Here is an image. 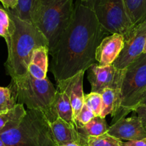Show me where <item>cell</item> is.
I'll use <instances>...</instances> for the list:
<instances>
[{
	"mask_svg": "<svg viewBox=\"0 0 146 146\" xmlns=\"http://www.w3.org/2000/svg\"><path fill=\"white\" fill-rule=\"evenodd\" d=\"M107 33L93 9L76 0L71 22L50 54V69L56 81L71 78L96 64V51Z\"/></svg>",
	"mask_w": 146,
	"mask_h": 146,
	"instance_id": "1",
	"label": "cell"
},
{
	"mask_svg": "<svg viewBox=\"0 0 146 146\" xmlns=\"http://www.w3.org/2000/svg\"><path fill=\"white\" fill-rule=\"evenodd\" d=\"M15 24V31L6 41L8 56L4 64L7 75L11 79L24 76L28 73L29 65L34 51L48 42L42 33L31 23L23 21L7 11Z\"/></svg>",
	"mask_w": 146,
	"mask_h": 146,
	"instance_id": "2",
	"label": "cell"
},
{
	"mask_svg": "<svg viewBox=\"0 0 146 146\" xmlns=\"http://www.w3.org/2000/svg\"><path fill=\"white\" fill-rule=\"evenodd\" d=\"M9 86L14 92L17 104L25 105L27 109L41 111L50 123L58 118L54 108L57 89L47 77L38 80L28 72L24 76L11 79Z\"/></svg>",
	"mask_w": 146,
	"mask_h": 146,
	"instance_id": "3",
	"label": "cell"
},
{
	"mask_svg": "<svg viewBox=\"0 0 146 146\" xmlns=\"http://www.w3.org/2000/svg\"><path fill=\"white\" fill-rule=\"evenodd\" d=\"M74 7V0H37L33 24L48 41L49 54L69 25Z\"/></svg>",
	"mask_w": 146,
	"mask_h": 146,
	"instance_id": "4",
	"label": "cell"
},
{
	"mask_svg": "<svg viewBox=\"0 0 146 146\" xmlns=\"http://www.w3.org/2000/svg\"><path fill=\"white\" fill-rule=\"evenodd\" d=\"M0 137L6 146H58L51 123L38 110L27 109L19 124Z\"/></svg>",
	"mask_w": 146,
	"mask_h": 146,
	"instance_id": "5",
	"label": "cell"
},
{
	"mask_svg": "<svg viewBox=\"0 0 146 146\" xmlns=\"http://www.w3.org/2000/svg\"><path fill=\"white\" fill-rule=\"evenodd\" d=\"M145 91L146 54H142L124 69L116 108L111 115V125L133 111L140 97Z\"/></svg>",
	"mask_w": 146,
	"mask_h": 146,
	"instance_id": "6",
	"label": "cell"
},
{
	"mask_svg": "<svg viewBox=\"0 0 146 146\" xmlns=\"http://www.w3.org/2000/svg\"><path fill=\"white\" fill-rule=\"evenodd\" d=\"M92 9L99 24L108 33L121 34L125 38L135 27L123 0H95Z\"/></svg>",
	"mask_w": 146,
	"mask_h": 146,
	"instance_id": "7",
	"label": "cell"
},
{
	"mask_svg": "<svg viewBox=\"0 0 146 146\" xmlns=\"http://www.w3.org/2000/svg\"><path fill=\"white\" fill-rule=\"evenodd\" d=\"M124 41L123 48L113 65L118 70H124L143 54L146 41V24L135 26Z\"/></svg>",
	"mask_w": 146,
	"mask_h": 146,
	"instance_id": "8",
	"label": "cell"
},
{
	"mask_svg": "<svg viewBox=\"0 0 146 146\" xmlns=\"http://www.w3.org/2000/svg\"><path fill=\"white\" fill-rule=\"evenodd\" d=\"M87 71L91 92L101 94L107 88H111L119 93L124 70L117 69L113 65L101 66L94 64Z\"/></svg>",
	"mask_w": 146,
	"mask_h": 146,
	"instance_id": "9",
	"label": "cell"
},
{
	"mask_svg": "<svg viewBox=\"0 0 146 146\" xmlns=\"http://www.w3.org/2000/svg\"><path fill=\"white\" fill-rule=\"evenodd\" d=\"M107 133L121 141H139L146 138V128L138 115L121 118L108 127Z\"/></svg>",
	"mask_w": 146,
	"mask_h": 146,
	"instance_id": "10",
	"label": "cell"
},
{
	"mask_svg": "<svg viewBox=\"0 0 146 146\" xmlns=\"http://www.w3.org/2000/svg\"><path fill=\"white\" fill-rule=\"evenodd\" d=\"M85 71H82L74 76L56 82L57 90L65 93L69 98L74 111V120L84 105V94L83 83Z\"/></svg>",
	"mask_w": 146,
	"mask_h": 146,
	"instance_id": "11",
	"label": "cell"
},
{
	"mask_svg": "<svg viewBox=\"0 0 146 146\" xmlns=\"http://www.w3.org/2000/svg\"><path fill=\"white\" fill-rule=\"evenodd\" d=\"M124 41V36L119 34H113L105 37L96 51V60L98 65H113L123 48Z\"/></svg>",
	"mask_w": 146,
	"mask_h": 146,
	"instance_id": "12",
	"label": "cell"
},
{
	"mask_svg": "<svg viewBox=\"0 0 146 146\" xmlns=\"http://www.w3.org/2000/svg\"><path fill=\"white\" fill-rule=\"evenodd\" d=\"M51 128L58 146L81 142V135L76 127L58 118L51 123Z\"/></svg>",
	"mask_w": 146,
	"mask_h": 146,
	"instance_id": "13",
	"label": "cell"
},
{
	"mask_svg": "<svg viewBox=\"0 0 146 146\" xmlns=\"http://www.w3.org/2000/svg\"><path fill=\"white\" fill-rule=\"evenodd\" d=\"M48 46H41L34 51L29 65L28 72L34 78L38 80L45 79L48 68Z\"/></svg>",
	"mask_w": 146,
	"mask_h": 146,
	"instance_id": "14",
	"label": "cell"
},
{
	"mask_svg": "<svg viewBox=\"0 0 146 146\" xmlns=\"http://www.w3.org/2000/svg\"><path fill=\"white\" fill-rule=\"evenodd\" d=\"M24 105L17 104L14 108L6 112L0 113V134L15 128L26 115Z\"/></svg>",
	"mask_w": 146,
	"mask_h": 146,
	"instance_id": "15",
	"label": "cell"
},
{
	"mask_svg": "<svg viewBox=\"0 0 146 146\" xmlns=\"http://www.w3.org/2000/svg\"><path fill=\"white\" fill-rule=\"evenodd\" d=\"M54 108L58 118L76 126L72 106L69 98L65 93L57 90L54 101Z\"/></svg>",
	"mask_w": 146,
	"mask_h": 146,
	"instance_id": "16",
	"label": "cell"
},
{
	"mask_svg": "<svg viewBox=\"0 0 146 146\" xmlns=\"http://www.w3.org/2000/svg\"><path fill=\"white\" fill-rule=\"evenodd\" d=\"M127 14L134 27L146 18V0H123Z\"/></svg>",
	"mask_w": 146,
	"mask_h": 146,
	"instance_id": "17",
	"label": "cell"
},
{
	"mask_svg": "<svg viewBox=\"0 0 146 146\" xmlns=\"http://www.w3.org/2000/svg\"><path fill=\"white\" fill-rule=\"evenodd\" d=\"M108 129V127L105 118L101 116H95L84 126L77 128V131L81 135L87 138L106 133Z\"/></svg>",
	"mask_w": 146,
	"mask_h": 146,
	"instance_id": "18",
	"label": "cell"
},
{
	"mask_svg": "<svg viewBox=\"0 0 146 146\" xmlns=\"http://www.w3.org/2000/svg\"><path fill=\"white\" fill-rule=\"evenodd\" d=\"M36 2L37 0H19L17 6L14 9L7 11L23 21L33 24V15Z\"/></svg>",
	"mask_w": 146,
	"mask_h": 146,
	"instance_id": "19",
	"label": "cell"
},
{
	"mask_svg": "<svg viewBox=\"0 0 146 146\" xmlns=\"http://www.w3.org/2000/svg\"><path fill=\"white\" fill-rule=\"evenodd\" d=\"M118 91L111 88H107L101 94L103 99L102 111L100 116L106 118L109 114L113 115L116 108L117 101H118Z\"/></svg>",
	"mask_w": 146,
	"mask_h": 146,
	"instance_id": "20",
	"label": "cell"
},
{
	"mask_svg": "<svg viewBox=\"0 0 146 146\" xmlns=\"http://www.w3.org/2000/svg\"><path fill=\"white\" fill-rule=\"evenodd\" d=\"M15 31V24L7 10L0 7V36L8 41Z\"/></svg>",
	"mask_w": 146,
	"mask_h": 146,
	"instance_id": "21",
	"label": "cell"
},
{
	"mask_svg": "<svg viewBox=\"0 0 146 146\" xmlns=\"http://www.w3.org/2000/svg\"><path fill=\"white\" fill-rule=\"evenodd\" d=\"M15 95L9 86H0V113L6 112L17 106Z\"/></svg>",
	"mask_w": 146,
	"mask_h": 146,
	"instance_id": "22",
	"label": "cell"
},
{
	"mask_svg": "<svg viewBox=\"0 0 146 146\" xmlns=\"http://www.w3.org/2000/svg\"><path fill=\"white\" fill-rule=\"evenodd\" d=\"M123 141L108 133L99 136L87 138L88 146H122Z\"/></svg>",
	"mask_w": 146,
	"mask_h": 146,
	"instance_id": "23",
	"label": "cell"
},
{
	"mask_svg": "<svg viewBox=\"0 0 146 146\" xmlns=\"http://www.w3.org/2000/svg\"><path fill=\"white\" fill-rule=\"evenodd\" d=\"M84 104L94 112L96 116H100L102 111L103 99L101 94L91 92L84 96Z\"/></svg>",
	"mask_w": 146,
	"mask_h": 146,
	"instance_id": "24",
	"label": "cell"
},
{
	"mask_svg": "<svg viewBox=\"0 0 146 146\" xmlns=\"http://www.w3.org/2000/svg\"><path fill=\"white\" fill-rule=\"evenodd\" d=\"M95 114L88 106L84 104L81 111L75 119V124L76 128H81L91 121L95 117Z\"/></svg>",
	"mask_w": 146,
	"mask_h": 146,
	"instance_id": "25",
	"label": "cell"
},
{
	"mask_svg": "<svg viewBox=\"0 0 146 146\" xmlns=\"http://www.w3.org/2000/svg\"><path fill=\"white\" fill-rule=\"evenodd\" d=\"M134 112L137 113L138 118L142 122L143 125L146 128V106H139L135 108Z\"/></svg>",
	"mask_w": 146,
	"mask_h": 146,
	"instance_id": "26",
	"label": "cell"
},
{
	"mask_svg": "<svg viewBox=\"0 0 146 146\" xmlns=\"http://www.w3.org/2000/svg\"><path fill=\"white\" fill-rule=\"evenodd\" d=\"M19 0H0L3 7L7 10H13L16 8Z\"/></svg>",
	"mask_w": 146,
	"mask_h": 146,
	"instance_id": "27",
	"label": "cell"
},
{
	"mask_svg": "<svg viewBox=\"0 0 146 146\" xmlns=\"http://www.w3.org/2000/svg\"><path fill=\"white\" fill-rule=\"evenodd\" d=\"M122 146H146V138L139 141H130L123 142Z\"/></svg>",
	"mask_w": 146,
	"mask_h": 146,
	"instance_id": "28",
	"label": "cell"
},
{
	"mask_svg": "<svg viewBox=\"0 0 146 146\" xmlns=\"http://www.w3.org/2000/svg\"><path fill=\"white\" fill-rule=\"evenodd\" d=\"M80 135H81V142L80 143H71L66 144V145L60 146H85L86 143L87 142V138H86L85 137L81 135V134H80Z\"/></svg>",
	"mask_w": 146,
	"mask_h": 146,
	"instance_id": "29",
	"label": "cell"
},
{
	"mask_svg": "<svg viewBox=\"0 0 146 146\" xmlns=\"http://www.w3.org/2000/svg\"><path fill=\"white\" fill-rule=\"evenodd\" d=\"M146 106V91L141 95V96L140 97L139 101H138V104H137V106H135V108H136L137 106ZM134 109H135V108H134Z\"/></svg>",
	"mask_w": 146,
	"mask_h": 146,
	"instance_id": "30",
	"label": "cell"
},
{
	"mask_svg": "<svg viewBox=\"0 0 146 146\" xmlns=\"http://www.w3.org/2000/svg\"><path fill=\"white\" fill-rule=\"evenodd\" d=\"M79 1H81V2L84 3V4H86V5L90 7L91 8H93L94 2H95V0H79Z\"/></svg>",
	"mask_w": 146,
	"mask_h": 146,
	"instance_id": "31",
	"label": "cell"
},
{
	"mask_svg": "<svg viewBox=\"0 0 146 146\" xmlns=\"http://www.w3.org/2000/svg\"><path fill=\"white\" fill-rule=\"evenodd\" d=\"M0 146H6L5 144H4V143L3 142L2 139L1 138V137H0Z\"/></svg>",
	"mask_w": 146,
	"mask_h": 146,
	"instance_id": "32",
	"label": "cell"
},
{
	"mask_svg": "<svg viewBox=\"0 0 146 146\" xmlns=\"http://www.w3.org/2000/svg\"><path fill=\"white\" fill-rule=\"evenodd\" d=\"M143 54H146V41H145V47H144V50H143Z\"/></svg>",
	"mask_w": 146,
	"mask_h": 146,
	"instance_id": "33",
	"label": "cell"
},
{
	"mask_svg": "<svg viewBox=\"0 0 146 146\" xmlns=\"http://www.w3.org/2000/svg\"><path fill=\"white\" fill-rule=\"evenodd\" d=\"M143 23H145V24H146V18H145V19L144 20V21H143Z\"/></svg>",
	"mask_w": 146,
	"mask_h": 146,
	"instance_id": "34",
	"label": "cell"
},
{
	"mask_svg": "<svg viewBox=\"0 0 146 146\" xmlns=\"http://www.w3.org/2000/svg\"><path fill=\"white\" fill-rule=\"evenodd\" d=\"M85 146H88V144H87V142H86V145H85Z\"/></svg>",
	"mask_w": 146,
	"mask_h": 146,
	"instance_id": "35",
	"label": "cell"
}]
</instances>
